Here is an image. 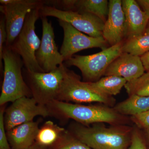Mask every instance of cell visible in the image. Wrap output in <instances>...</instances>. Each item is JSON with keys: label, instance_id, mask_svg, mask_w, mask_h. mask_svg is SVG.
I'll use <instances>...</instances> for the list:
<instances>
[{"label": "cell", "instance_id": "cell-1", "mask_svg": "<svg viewBox=\"0 0 149 149\" xmlns=\"http://www.w3.org/2000/svg\"><path fill=\"white\" fill-rule=\"evenodd\" d=\"M50 116L61 119H72L84 125L107 123L112 125H124L128 122L125 116L109 106L86 105L54 100L47 106Z\"/></svg>", "mask_w": 149, "mask_h": 149}, {"label": "cell", "instance_id": "cell-2", "mask_svg": "<svg viewBox=\"0 0 149 149\" xmlns=\"http://www.w3.org/2000/svg\"><path fill=\"white\" fill-rule=\"evenodd\" d=\"M133 130L125 125L108 127L97 123L90 126L76 122L68 130L92 149H128Z\"/></svg>", "mask_w": 149, "mask_h": 149}, {"label": "cell", "instance_id": "cell-3", "mask_svg": "<svg viewBox=\"0 0 149 149\" xmlns=\"http://www.w3.org/2000/svg\"><path fill=\"white\" fill-rule=\"evenodd\" d=\"M4 77L0 105L13 102L23 97H32L31 91L23 77L24 63L21 56L10 46H5L3 54Z\"/></svg>", "mask_w": 149, "mask_h": 149}, {"label": "cell", "instance_id": "cell-4", "mask_svg": "<svg viewBox=\"0 0 149 149\" xmlns=\"http://www.w3.org/2000/svg\"><path fill=\"white\" fill-rule=\"evenodd\" d=\"M57 100L74 104L98 102L108 106L114 104L115 100L92 87L89 82H82L80 77L66 66L64 77Z\"/></svg>", "mask_w": 149, "mask_h": 149}, {"label": "cell", "instance_id": "cell-5", "mask_svg": "<svg viewBox=\"0 0 149 149\" xmlns=\"http://www.w3.org/2000/svg\"><path fill=\"white\" fill-rule=\"evenodd\" d=\"M65 66L63 63L48 72H30L23 68L24 80L30 89L32 97L37 103L47 106L51 102L57 100Z\"/></svg>", "mask_w": 149, "mask_h": 149}, {"label": "cell", "instance_id": "cell-6", "mask_svg": "<svg viewBox=\"0 0 149 149\" xmlns=\"http://www.w3.org/2000/svg\"><path fill=\"white\" fill-rule=\"evenodd\" d=\"M41 7L33 10L27 15L21 32L10 46L21 56L24 68L30 72H45L38 64L35 56L41 42L35 31V23L40 17Z\"/></svg>", "mask_w": 149, "mask_h": 149}, {"label": "cell", "instance_id": "cell-7", "mask_svg": "<svg viewBox=\"0 0 149 149\" xmlns=\"http://www.w3.org/2000/svg\"><path fill=\"white\" fill-rule=\"evenodd\" d=\"M123 44L121 42L93 54L74 55L65 61V64L79 68L87 82H96L104 75L111 63L122 53Z\"/></svg>", "mask_w": 149, "mask_h": 149}, {"label": "cell", "instance_id": "cell-8", "mask_svg": "<svg viewBox=\"0 0 149 149\" xmlns=\"http://www.w3.org/2000/svg\"><path fill=\"white\" fill-rule=\"evenodd\" d=\"M1 11L4 15L7 40L6 46H11L22 29L26 16L33 10L45 5L36 0H1Z\"/></svg>", "mask_w": 149, "mask_h": 149}, {"label": "cell", "instance_id": "cell-9", "mask_svg": "<svg viewBox=\"0 0 149 149\" xmlns=\"http://www.w3.org/2000/svg\"><path fill=\"white\" fill-rule=\"evenodd\" d=\"M40 17H53L58 20L66 22L77 30L91 37H103L105 22L92 14L76 11L61 10L44 5L40 8Z\"/></svg>", "mask_w": 149, "mask_h": 149}, {"label": "cell", "instance_id": "cell-10", "mask_svg": "<svg viewBox=\"0 0 149 149\" xmlns=\"http://www.w3.org/2000/svg\"><path fill=\"white\" fill-rule=\"evenodd\" d=\"M39 116H50L47 107L39 104L33 97H23L17 99L6 109L4 120L6 131L33 121Z\"/></svg>", "mask_w": 149, "mask_h": 149}, {"label": "cell", "instance_id": "cell-11", "mask_svg": "<svg viewBox=\"0 0 149 149\" xmlns=\"http://www.w3.org/2000/svg\"><path fill=\"white\" fill-rule=\"evenodd\" d=\"M63 30L64 37L60 52L64 61L69 59L78 52L94 48L102 50L107 47V43L103 37H94L85 35L65 21L58 20Z\"/></svg>", "mask_w": 149, "mask_h": 149}, {"label": "cell", "instance_id": "cell-12", "mask_svg": "<svg viewBox=\"0 0 149 149\" xmlns=\"http://www.w3.org/2000/svg\"><path fill=\"white\" fill-rule=\"evenodd\" d=\"M42 36L40 48L35 54L36 60L41 68L45 72H51L63 64L64 58L58 52L51 22L47 17H41Z\"/></svg>", "mask_w": 149, "mask_h": 149}, {"label": "cell", "instance_id": "cell-13", "mask_svg": "<svg viewBox=\"0 0 149 149\" xmlns=\"http://www.w3.org/2000/svg\"><path fill=\"white\" fill-rule=\"evenodd\" d=\"M125 19L121 0H110L103 37L111 46L121 42L125 37Z\"/></svg>", "mask_w": 149, "mask_h": 149}, {"label": "cell", "instance_id": "cell-14", "mask_svg": "<svg viewBox=\"0 0 149 149\" xmlns=\"http://www.w3.org/2000/svg\"><path fill=\"white\" fill-rule=\"evenodd\" d=\"M145 71L141 57L122 53L111 63L104 75L119 76L128 82L138 79Z\"/></svg>", "mask_w": 149, "mask_h": 149}, {"label": "cell", "instance_id": "cell-15", "mask_svg": "<svg viewBox=\"0 0 149 149\" xmlns=\"http://www.w3.org/2000/svg\"><path fill=\"white\" fill-rule=\"evenodd\" d=\"M125 19V37L128 39L145 34L149 18L137 1L122 0Z\"/></svg>", "mask_w": 149, "mask_h": 149}, {"label": "cell", "instance_id": "cell-16", "mask_svg": "<svg viewBox=\"0 0 149 149\" xmlns=\"http://www.w3.org/2000/svg\"><path fill=\"white\" fill-rule=\"evenodd\" d=\"M40 120L30 121L17 125L6 131L11 148L26 149L35 143Z\"/></svg>", "mask_w": 149, "mask_h": 149}, {"label": "cell", "instance_id": "cell-17", "mask_svg": "<svg viewBox=\"0 0 149 149\" xmlns=\"http://www.w3.org/2000/svg\"><path fill=\"white\" fill-rule=\"evenodd\" d=\"M117 112L123 116H131L149 110V97L131 95L128 98L114 107Z\"/></svg>", "mask_w": 149, "mask_h": 149}, {"label": "cell", "instance_id": "cell-18", "mask_svg": "<svg viewBox=\"0 0 149 149\" xmlns=\"http://www.w3.org/2000/svg\"><path fill=\"white\" fill-rule=\"evenodd\" d=\"M65 130L53 121L48 120L39 128L35 142L49 149L58 141Z\"/></svg>", "mask_w": 149, "mask_h": 149}, {"label": "cell", "instance_id": "cell-19", "mask_svg": "<svg viewBox=\"0 0 149 149\" xmlns=\"http://www.w3.org/2000/svg\"><path fill=\"white\" fill-rule=\"evenodd\" d=\"M88 13L95 15L104 22L107 20L109 10L107 0H75L72 11Z\"/></svg>", "mask_w": 149, "mask_h": 149}, {"label": "cell", "instance_id": "cell-20", "mask_svg": "<svg viewBox=\"0 0 149 149\" xmlns=\"http://www.w3.org/2000/svg\"><path fill=\"white\" fill-rule=\"evenodd\" d=\"M89 83L92 87L101 93L112 96L119 94L127 81L123 77L109 75L102 77L96 82Z\"/></svg>", "mask_w": 149, "mask_h": 149}, {"label": "cell", "instance_id": "cell-21", "mask_svg": "<svg viewBox=\"0 0 149 149\" xmlns=\"http://www.w3.org/2000/svg\"><path fill=\"white\" fill-rule=\"evenodd\" d=\"M149 52V35H143L127 40L123 44V53L141 57Z\"/></svg>", "mask_w": 149, "mask_h": 149}, {"label": "cell", "instance_id": "cell-22", "mask_svg": "<svg viewBox=\"0 0 149 149\" xmlns=\"http://www.w3.org/2000/svg\"><path fill=\"white\" fill-rule=\"evenodd\" d=\"M124 88L129 96L149 97V72H145L136 80L127 82Z\"/></svg>", "mask_w": 149, "mask_h": 149}, {"label": "cell", "instance_id": "cell-23", "mask_svg": "<svg viewBox=\"0 0 149 149\" xmlns=\"http://www.w3.org/2000/svg\"><path fill=\"white\" fill-rule=\"evenodd\" d=\"M48 149H92L65 130L58 141Z\"/></svg>", "mask_w": 149, "mask_h": 149}, {"label": "cell", "instance_id": "cell-24", "mask_svg": "<svg viewBox=\"0 0 149 149\" xmlns=\"http://www.w3.org/2000/svg\"><path fill=\"white\" fill-rule=\"evenodd\" d=\"M5 105L1 106L0 109V149H11L5 127L4 117Z\"/></svg>", "mask_w": 149, "mask_h": 149}, {"label": "cell", "instance_id": "cell-25", "mask_svg": "<svg viewBox=\"0 0 149 149\" xmlns=\"http://www.w3.org/2000/svg\"><path fill=\"white\" fill-rule=\"evenodd\" d=\"M128 149H147L142 135L137 128H133L130 146Z\"/></svg>", "mask_w": 149, "mask_h": 149}, {"label": "cell", "instance_id": "cell-26", "mask_svg": "<svg viewBox=\"0 0 149 149\" xmlns=\"http://www.w3.org/2000/svg\"><path fill=\"white\" fill-rule=\"evenodd\" d=\"M130 118L132 122L139 128L145 129L149 128V110L131 116Z\"/></svg>", "mask_w": 149, "mask_h": 149}, {"label": "cell", "instance_id": "cell-27", "mask_svg": "<svg viewBox=\"0 0 149 149\" xmlns=\"http://www.w3.org/2000/svg\"><path fill=\"white\" fill-rule=\"evenodd\" d=\"M7 40V32L6 29L5 20L4 16L0 20V67L3 68V52L4 44L6 43Z\"/></svg>", "mask_w": 149, "mask_h": 149}, {"label": "cell", "instance_id": "cell-28", "mask_svg": "<svg viewBox=\"0 0 149 149\" xmlns=\"http://www.w3.org/2000/svg\"><path fill=\"white\" fill-rule=\"evenodd\" d=\"M136 1L149 18V0H137Z\"/></svg>", "mask_w": 149, "mask_h": 149}, {"label": "cell", "instance_id": "cell-29", "mask_svg": "<svg viewBox=\"0 0 149 149\" xmlns=\"http://www.w3.org/2000/svg\"><path fill=\"white\" fill-rule=\"evenodd\" d=\"M145 70L149 72V52L141 57Z\"/></svg>", "mask_w": 149, "mask_h": 149}, {"label": "cell", "instance_id": "cell-30", "mask_svg": "<svg viewBox=\"0 0 149 149\" xmlns=\"http://www.w3.org/2000/svg\"><path fill=\"white\" fill-rule=\"evenodd\" d=\"M26 149H48V148L46 147L40 146V145L35 142L32 146Z\"/></svg>", "mask_w": 149, "mask_h": 149}, {"label": "cell", "instance_id": "cell-31", "mask_svg": "<svg viewBox=\"0 0 149 149\" xmlns=\"http://www.w3.org/2000/svg\"><path fill=\"white\" fill-rule=\"evenodd\" d=\"M146 131L147 138H148V139L149 141V128L146 129Z\"/></svg>", "mask_w": 149, "mask_h": 149}, {"label": "cell", "instance_id": "cell-32", "mask_svg": "<svg viewBox=\"0 0 149 149\" xmlns=\"http://www.w3.org/2000/svg\"><path fill=\"white\" fill-rule=\"evenodd\" d=\"M145 34H147V35H149V24L148 25V27H146Z\"/></svg>", "mask_w": 149, "mask_h": 149}]
</instances>
